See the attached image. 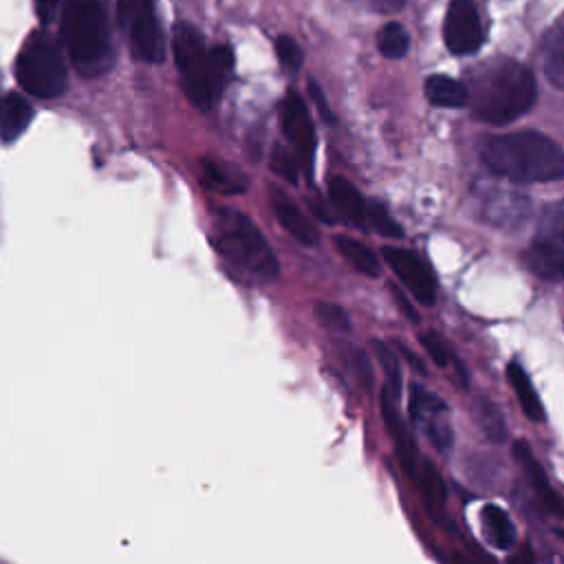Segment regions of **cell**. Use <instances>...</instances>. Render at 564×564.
I'll list each match as a JSON object with an SVG mask.
<instances>
[{
	"label": "cell",
	"instance_id": "cell-1",
	"mask_svg": "<svg viewBox=\"0 0 564 564\" xmlns=\"http://www.w3.org/2000/svg\"><path fill=\"white\" fill-rule=\"evenodd\" d=\"M535 93V77L524 64L498 57L487 59L476 68L474 95H467V99L474 101V115L478 119L505 126L522 117L533 106Z\"/></svg>",
	"mask_w": 564,
	"mask_h": 564
},
{
	"label": "cell",
	"instance_id": "cell-2",
	"mask_svg": "<svg viewBox=\"0 0 564 564\" xmlns=\"http://www.w3.org/2000/svg\"><path fill=\"white\" fill-rule=\"evenodd\" d=\"M172 48L187 99L198 108L214 106L234 68L231 48L225 44L209 48L200 31L189 22L174 24Z\"/></svg>",
	"mask_w": 564,
	"mask_h": 564
},
{
	"label": "cell",
	"instance_id": "cell-3",
	"mask_svg": "<svg viewBox=\"0 0 564 564\" xmlns=\"http://www.w3.org/2000/svg\"><path fill=\"white\" fill-rule=\"evenodd\" d=\"M482 159L491 172L520 183H546L557 181L564 174L562 148L535 130L489 139Z\"/></svg>",
	"mask_w": 564,
	"mask_h": 564
},
{
	"label": "cell",
	"instance_id": "cell-4",
	"mask_svg": "<svg viewBox=\"0 0 564 564\" xmlns=\"http://www.w3.org/2000/svg\"><path fill=\"white\" fill-rule=\"evenodd\" d=\"M62 40L73 66L82 75H101L112 59L110 31L101 0H66Z\"/></svg>",
	"mask_w": 564,
	"mask_h": 564
},
{
	"label": "cell",
	"instance_id": "cell-5",
	"mask_svg": "<svg viewBox=\"0 0 564 564\" xmlns=\"http://www.w3.org/2000/svg\"><path fill=\"white\" fill-rule=\"evenodd\" d=\"M214 245L245 278L269 282L278 275V260L269 242L258 231V227L236 209H216Z\"/></svg>",
	"mask_w": 564,
	"mask_h": 564
},
{
	"label": "cell",
	"instance_id": "cell-6",
	"mask_svg": "<svg viewBox=\"0 0 564 564\" xmlns=\"http://www.w3.org/2000/svg\"><path fill=\"white\" fill-rule=\"evenodd\" d=\"M15 79L29 95L40 99H53L66 90L64 57L46 33L35 31L24 40L15 57Z\"/></svg>",
	"mask_w": 564,
	"mask_h": 564
},
{
	"label": "cell",
	"instance_id": "cell-7",
	"mask_svg": "<svg viewBox=\"0 0 564 564\" xmlns=\"http://www.w3.org/2000/svg\"><path fill=\"white\" fill-rule=\"evenodd\" d=\"M119 22L137 59L148 64L163 62L165 44L154 0H119Z\"/></svg>",
	"mask_w": 564,
	"mask_h": 564
},
{
	"label": "cell",
	"instance_id": "cell-8",
	"mask_svg": "<svg viewBox=\"0 0 564 564\" xmlns=\"http://www.w3.org/2000/svg\"><path fill=\"white\" fill-rule=\"evenodd\" d=\"M562 229H564L562 205L553 203L542 212L535 240L527 251V267L542 280L557 282L562 278V264H564Z\"/></svg>",
	"mask_w": 564,
	"mask_h": 564
},
{
	"label": "cell",
	"instance_id": "cell-9",
	"mask_svg": "<svg viewBox=\"0 0 564 564\" xmlns=\"http://www.w3.org/2000/svg\"><path fill=\"white\" fill-rule=\"evenodd\" d=\"M443 40L454 55H471L480 48L482 24L474 0H449L443 24Z\"/></svg>",
	"mask_w": 564,
	"mask_h": 564
},
{
	"label": "cell",
	"instance_id": "cell-10",
	"mask_svg": "<svg viewBox=\"0 0 564 564\" xmlns=\"http://www.w3.org/2000/svg\"><path fill=\"white\" fill-rule=\"evenodd\" d=\"M280 123L282 130L286 134V139L293 143L300 163L306 170V176L313 174V159H315V130H313V121L311 115L304 106V101L300 99L297 93H289L282 104H280Z\"/></svg>",
	"mask_w": 564,
	"mask_h": 564
},
{
	"label": "cell",
	"instance_id": "cell-11",
	"mask_svg": "<svg viewBox=\"0 0 564 564\" xmlns=\"http://www.w3.org/2000/svg\"><path fill=\"white\" fill-rule=\"evenodd\" d=\"M383 258L390 264V269L397 273V278L405 284V289L421 304H427V306L434 304V297H436L434 275L414 251H408L401 247H386Z\"/></svg>",
	"mask_w": 564,
	"mask_h": 564
},
{
	"label": "cell",
	"instance_id": "cell-12",
	"mask_svg": "<svg viewBox=\"0 0 564 564\" xmlns=\"http://www.w3.org/2000/svg\"><path fill=\"white\" fill-rule=\"evenodd\" d=\"M273 209H275V216L278 220L282 223V227L293 236L297 238L300 242L313 247L319 242V234L317 229L308 223V218L297 209L295 203H291L284 194H280L278 189H273Z\"/></svg>",
	"mask_w": 564,
	"mask_h": 564
},
{
	"label": "cell",
	"instance_id": "cell-13",
	"mask_svg": "<svg viewBox=\"0 0 564 564\" xmlns=\"http://www.w3.org/2000/svg\"><path fill=\"white\" fill-rule=\"evenodd\" d=\"M33 119V106L18 93H9L0 101V137L2 141H15Z\"/></svg>",
	"mask_w": 564,
	"mask_h": 564
},
{
	"label": "cell",
	"instance_id": "cell-14",
	"mask_svg": "<svg viewBox=\"0 0 564 564\" xmlns=\"http://www.w3.org/2000/svg\"><path fill=\"white\" fill-rule=\"evenodd\" d=\"M381 414H383V421H386V427H388L390 436H392L394 443H397V449H399V458H401L403 469H405L410 476H414V474H416V467H414L416 447H414L412 436L408 434L405 425L401 423V416L397 414L392 401L388 399V388L381 392Z\"/></svg>",
	"mask_w": 564,
	"mask_h": 564
},
{
	"label": "cell",
	"instance_id": "cell-15",
	"mask_svg": "<svg viewBox=\"0 0 564 564\" xmlns=\"http://www.w3.org/2000/svg\"><path fill=\"white\" fill-rule=\"evenodd\" d=\"M328 194L333 205L357 227H366V200L359 189L344 176H333L328 181Z\"/></svg>",
	"mask_w": 564,
	"mask_h": 564
},
{
	"label": "cell",
	"instance_id": "cell-16",
	"mask_svg": "<svg viewBox=\"0 0 564 564\" xmlns=\"http://www.w3.org/2000/svg\"><path fill=\"white\" fill-rule=\"evenodd\" d=\"M513 454L518 456V460H520L522 469L527 471V476H529L531 485L535 487V491L542 496L544 505H546L555 516H560V513H562V502H560L557 494L553 491V487L549 485V480H546V476H544V469H542L540 463L535 460L531 447H529L524 441H516Z\"/></svg>",
	"mask_w": 564,
	"mask_h": 564
},
{
	"label": "cell",
	"instance_id": "cell-17",
	"mask_svg": "<svg viewBox=\"0 0 564 564\" xmlns=\"http://www.w3.org/2000/svg\"><path fill=\"white\" fill-rule=\"evenodd\" d=\"M469 88L447 75H430L425 79V97L438 108H463L469 99Z\"/></svg>",
	"mask_w": 564,
	"mask_h": 564
},
{
	"label": "cell",
	"instance_id": "cell-18",
	"mask_svg": "<svg viewBox=\"0 0 564 564\" xmlns=\"http://www.w3.org/2000/svg\"><path fill=\"white\" fill-rule=\"evenodd\" d=\"M507 379H509L511 388L516 390V397H518V401H520V405H522V412H524L531 421H538V423L544 421V419H546L544 405H542V401H540V397H538V392H535V388H533L529 375L524 372V368H522L520 364L511 361V364L507 366Z\"/></svg>",
	"mask_w": 564,
	"mask_h": 564
},
{
	"label": "cell",
	"instance_id": "cell-19",
	"mask_svg": "<svg viewBox=\"0 0 564 564\" xmlns=\"http://www.w3.org/2000/svg\"><path fill=\"white\" fill-rule=\"evenodd\" d=\"M480 520H482V529H485L487 540L496 549H511L513 546L516 531H513V524H511L509 516L500 507L485 505L482 513H480Z\"/></svg>",
	"mask_w": 564,
	"mask_h": 564
},
{
	"label": "cell",
	"instance_id": "cell-20",
	"mask_svg": "<svg viewBox=\"0 0 564 564\" xmlns=\"http://www.w3.org/2000/svg\"><path fill=\"white\" fill-rule=\"evenodd\" d=\"M544 73L555 88L564 86V26H562V20H557L546 35Z\"/></svg>",
	"mask_w": 564,
	"mask_h": 564
},
{
	"label": "cell",
	"instance_id": "cell-21",
	"mask_svg": "<svg viewBox=\"0 0 564 564\" xmlns=\"http://www.w3.org/2000/svg\"><path fill=\"white\" fill-rule=\"evenodd\" d=\"M335 247L355 271H359L364 275H379L377 256L359 240H355L350 236H335Z\"/></svg>",
	"mask_w": 564,
	"mask_h": 564
},
{
	"label": "cell",
	"instance_id": "cell-22",
	"mask_svg": "<svg viewBox=\"0 0 564 564\" xmlns=\"http://www.w3.org/2000/svg\"><path fill=\"white\" fill-rule=\"evenodd\" d=\"M502 200L505 203H500L498 196H489L487 207H485L491 214L489 220L496 223V225H518V223H522L524 216H527L529 203L522 196H518L516 192H511V194L505 192Z\"/></svg>",
	"mask_w": 564,
	"mask_h": 564
},
{
	"label": "cell",
	"instance_id": "cell-23",
	"mask_svg": "<svg viewBox=\"0 0 564 564\" xmlns=\"http://www.w3.org/2000/svg\"><path fill=\"white\" fill-rule=\"evenodd\" d=\"M408 410H410V419L414 423H421V425H425L430 419L441 416L443 412H447L445 403L436 394H432L430 390L421 388L419 383L410 386V408Z\"/></svg>",
	"mask_w": 564,
	"mask_h": 564
},
{
	"label": "cell",
	"instance_id": "cell-24",
	"mask_svg": "<svg viewBox=\"0 0 564 564\" xmlns=\"http://www.w3.org/2000/svg\"><path fill=\"white\" fill-rule=\"evenodd\" d=\"M377 46L379 53L388 59H399L410 48V35L399 22H388L377 33Z\"/></svg>",
	"mask_w": 564,
	"mask_h": 564
},
{
	"label": "cell",
	"instance_id": "cell-25",
	"mask_svg": "<svg viewBox=\"0 0 564 564\" xmlns=\"http://www.w3.org/2000/svg\"><path fill=\"white\" fill-rule=\"evenodd\" d=\"M476 416H478V423L482 427V432L487 434L489 441L494 443H505L507 441V427H505V419L500 414V410L487 401V399H480L478 405H476Z\"/></svg>",
	"mask_w": 564,
	"mask_h": 564
},
{
	"label": "cell",
	"instance_id": "cell-26",
	"mask_svg": "<svg viewBox=\"0 0 564 564\" xmlns=\"http://www.w3.org/2000/svg\"><path fill=\"white\" fill-rule=\"evenodd\" d=\"M341 359H344L346 368L355 375V379L361 383V388L370 390L375 377H372V366H370L368 355H366L359 346L344 344V346H341Z\"/></svg>",
	"mask_w": 564,
	"mask_h": 564
},
{
	"label": "cell",
	"instance_id": "cell-27",
	"mask_svg": "<svg viewBox=\"0 0 564 564\" xmlns=\"http://www.w3.org/2000/svg\"><path fill=\"white\" fill-rule=\"evenodd\" d=\"M421 491L430 509L436 511L445 505V482L430 460H425L421 467Z\"/></svg>",
	"mask_w": 564,
	"mask_h": 564
},
{
	"label": "cell",
	"instance_id": "cell-28",
	"mask_svg": "<svg viewBox=\"0 0 564 564\" xmlns=\"http://www.w3.org/2000/svg\"><path fill=\"white\" fill-rule=\"evenodd\" d=\"M372 350H375V355H377V359H379V364H381V368L386 372V379H388L386 388L392 392L394 399H399L403 381H401V368H399V361H397L394 352L381 339H372Z\"/></svg>",
	"mask_w": 564,
	"mask_h": 564
},
{
	"label": "cell",
	"instance_id": "cell-29",
	"mask_svg": "<svg viewBox=\"0 0 564 564\" xmlns=\"http://www.w3.org/2000/svg\"><path fill=\"white\" fill-rule=\"evenodd\" d=\"M366 225H370L377 234L388 238H401V225L388 214V209L379 203H366Z\"/></svg>",
	"mask_w": 564,
	"mask_h": 564
},
{
	"label": "cell",
	"instance_id": "cell-30",
	"mask_svg": "<svg viewBox=\"0 0 564 564\" xmlns=\"http://www.w3.org/2000/svg\"><path fill=\"white\" fill-rule=\"evenodd\" d=\"M203 178L212 189H220L225 194H236L245 189V183H236L231 176H227L212 159L203 161Z\"/></svg>",
	"mask_w": 564,
	"mask_h": 564
},
{
	"label": "cell",
	"instance_id": "cell-31",
	"mask_svg": "<svg viewBox=\"0 0 564 564\" xmlns=\"http://www.w3.org/2000/svg\"><path fill=\"white\" fill-rule=\"evenodd\" d=\"M315 317L328 326L330 330H341V333H350V319L346 315V311L337 304H330V302H317L315 304Z\"/></svg>",
	"mask_w": 564,
	"mask_h": 564
},
{
	"label": "cell",
	"instance_id": "cell-32",
	"mask_svg": "<svg viewBox=\"0 0 564 564\" xmlns=\"http://www.w3.org/2000/svg\"><path fill=\"white\" fill-rule=\"evenodd\" d=\"M275 53H278V59H280V64H282L284 68H289V70H300L302 59H304V53H302L300 44H297L293 37L280 35V37L275 40Z\"/></svg>",
	"mask_w": 564,
	"mask_h": 564
},
{
	"label": "cell",
	"instance_id": "cell-33",
	"mask_svg": "<svg viewBox=\"0 0 564 564\" xmlns=\"http://www.w3.org/2000/svg\"><path fill=\"white\" fill-rule=\"evenodd\" d=\"M271 170L289 183H297V159H293V154L282 145H275L271 152Z\"/></svg>",
	"mask_w": 564,
	"mask_h": 564
},
{
	"label": "cell",
	"instance_id": "cell-34",
	"mask_svg": "<svg viewBox=\"0 0 564 564\" xmlns=\"http://www.w3.org/2000/svg\"><path fill=\"white\" fill-rule=\"evenodd\" d=\"M421 346L427 350V355L434 359L436 366H447L449 364V357H452V350L449 346L445 344V339L434 333V330H425L421 337H419Z\"/></svg>",
	"mask_w": 564,
	"mask_h": 564
},
{
	"label": "cell",
	"instance_id": "cell-35",
	"mask_svg": "<svg viewBox=\"0 0 564 564\" xmlns=\"http://www.w3.org/2000/svg\"><path fill=\"white\" fill-rule=\"evenodd\" d=\"M423 427H425L427 438L432 441V445L436 449H447L452 445V427L445 421H441V416L430 419Z\"/></svg>",
	"mask_w": 564,
	"mask_h": 564
},
{
	"label": "cell",
	"instance_id": "cell-36",
	"mask_svg": "<svg viewBox=\"0 0 564 564\" xmlns=\"http://www.w3.org/2000/svg\"><path fill=\"white\" fill-rule=\"evenodd\" d=\"M350 2L377 13H397L405 4V0H350Z\"/></svg>",
	"mask_w": 564,
	"mask_h": 564
},
{
	"label": "cell",
	"instance_id": "cell-37",
	"mask_svg": "<svg viewBox=\"0 0 564 564\" xmlns=\"http://www.w3.org/2000/svg\"><path fill=\"white\" fill-rule=\"evenodd\" d=\"M308 93H311V97H313V101H315V106H317V110H319L322 119H324V121H328V123H333V121H335V117H333V112L328 110V104H326V99H324L322 88H319L313 79L308 82Z\"/></svg>",
	"mask_w": 564,
	"mask_h": 564
},
{
	"label": "cell",
	"instance_id": "cell-38",
	"mask_svg": "<svg viewBox=\"0 0 564 564\" xmlns=\"http://www.w3.org/2000/svg\"><path fill=\"white\" fill-rule=\"evenodd\" d=\"M390 291H392V295H394V302H397V306L401 308V313L410 319V322H416L419 319V315H416V308L408 302V297L403 295V291L399 289V286H394V284H390Z\"/></svg>",
	"mask_w": 564,
	"mask_h": 564
},
{
	"label": "cell",
	"instance_id": "cell-39",
	"mask_svg": "<svg viewBox=\"0 0 564 564\" xmlns=\"http://www.w3.org/2000/svg\"><path fill=\"white\" fill-rule=\"evenodd\" d=\"M57 2H59V0H33L35 13H37V18H40L42 24H46V22L53 18V13H55V9H57Z\"/></svg>",
	"mask_w": 564,
	"mask_h": 564
},
{
	"label": "cell",
	"instance_id": "cell-40",
	"mask_svg": "<svg viewBox=\"0 0 564 564\" xmlns=\"http://www.w3.org/2000/svg\"><path fill=\"white\" fill-rule=\"evenodd\" d=\"M397 348H399V352H403V357L410 361V366H412L416 372H425V366H423V361H421V359H416V357L412 355V350H410V348H403L401 344H399Z\"/></svg>",
	"mask_w": 564,
	"mask_h": 564
},
{
	"label": "cell",
	"instance_id": "cell-41",
	"mask_svg": "<svg viewBox=\"0 0 564 564\" xmlns=\"http://www.w3.org/2000/svg\"><path fill=\"white\" fill-rule=\"evenodd\" d=\"M0 101H2V99H0Z\"/></svg>",
	"mask_w": 564,
	"mask_h": 564
}]
</instances>
